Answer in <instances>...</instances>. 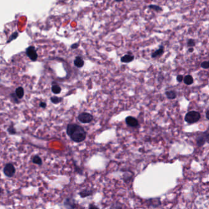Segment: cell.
I'll use <instances>...</instances> for the list:
<instances>
[{
    "instance_id": "cell-14",
    "label": "cell",
    "mask_w": 209,
    "mask_h": 209,
    "mask_svg": "<svg viewBox=\"0 0 209 209\" xmlns=\"http://www.w3.org/2000/svg\"><path fill=\"white\" fill-rule=\"evenodd\" d=\"M184 83L187 85H190L193 84L194 79L191 75H187L185 78H183Z\"/></svg>"
},
{
    "instance_id": "cell-17",
    "label": "cell",
    "mask_w": 209,
    "mask_h": 209,
    "mask_svg": "<svg viewBox=\"0 0 209 209\" xmlns=\"http://www.w3.org/2000/svg\"><path fill=\"white\" fill-rule=\"evenodd\" d=\"M52 91L55 94H59L62 91V89L59 85L55 84L52 87Z\"/></svg>"
},
{
    "instance_id": "cell-27",
    "label": "cell",
    "mask_w": 209,
    "mask_h": 209,
    "mask_svg": "<svg viewBox=\"0 0 209 209\" xmlns=\"http://www.w3.org/2000/svg\"><path fill=\"white\" fill-rule=\"evenodd\" d=\"M75 171L79 173V174H82V171L80 168H79L78 166H76V165H75Z\"/></svg>"
},
{
    "instance_id": "cell-13",
    "label": "cell",
    "mask_w": 209,
    "mask_h": 209,
    "mask_svg": "<svg viewBox=\"0 0 209 209\" xmlns=\"http://www.w3.org/2000/svg\"><path fill=\"white\" fill-rule=\"evenodd\" d=\"M165 95L169 100H174L177 97V93L174 90H169L165 92Z\"/></svg>"
},
{
    "instance_id": "cell-4",
    "label": "cell",
    "mask_w": 209,
    "mask_h": 209,
    "mask_svg": "<svg viewBox=\"0 0 209 209\" xmlns=\"http://www.w3.org/2000/svg\"><path fill=\"white\" fill-rule=\"evenodd\" d=\"M78 120L82 123H90L93 120V116L88 112H82L78 115Z\"/></svg>"
},
{
    "instance_id": "cell-19",
    "label": "cell",
    "mask_w": 209,
    "mask_h": 209,
    "mask_svg": "<svg viewBox=\"0 0 209 209\" xmlns=\"http://www.w3.org/2000/svg\"><path fill=\"white\" fill-rule=\"evenodd\" d=\"M51 100L54 104H58V103L60 102L61 101H62L63 99L62 98H58V97H57V96H52L51 98Z\"/></svg>"
},
{
    "instance_id": "cell-22",
    "label": "cell",
    "mask_w": 209,
    "mask_h": 209,
    "mask_svg": "<svg viewBox=\"0 0 209 209\" xmlns=\"http://www.w3.org/2000/svg\"><path fill=\"white\" fill-rule=\"evenodd\" d=\"M201 66L203 69H208L209 68V62L208 61L203 62L201 64Z\"/></svg>"
},
{
    "instance_id": "cell-26",
    "label": "cell",
    "mask_w": 209,
    "mask_h": 209,
    "mask_svg": "<svg viewBox=\"0 0 209 209\" xmlns=\"http://www.w3.org/2000/svg\"><path fill=\"white\" fill-rule=\"evenodd\" d=\"M79 46V44L78 43H75V44H73L71 46V48L72 49H76L78 48Z\"/></svg>"
},
{
    "instance_id": "cell-5",
    "label": "cell",
    "mask_w": 209,
    "mask_h": 209,
    "mask_svg": "<svg viewBox=\"0 0 209 209\" xmlns=\"http://www.w3.org/2000/svg\"><path fill=\"white\" fill-rule=\"evenodd\" d=\"M3 172L6 177H12L15 174V168L12 164L8 163L5 165L3 169Z\"/></svg>"
},
{
    "instance_id": "cell-6",
    "label": "cell",
    "mask_w": 209,
    "mask_h": 209,
    "mask_svg": "<svg viewBox=\"0 0 209 209\" xmlns=\"http://www.w3.org/2000/svg\"><path fill=\"white\" fill-rule=\"evenodd\" d=\"M26 55L28 56L31 61H36L38 55L34 46H30L26 49Z\"/></svg>"
},
{
    "instance_id": "cell-12",
    "label": "cell",
    "mask_w": 209,
    "mask_h": 209,
    "mask_svg": "<svg viewBox=\"0 0 209 209\" xmlns=\"http://www.w3.org/2000/svg\"><path fill=\"white\" fill-rule=\"evenodd\" d=\"M93 194V190H87V189L81 191L80 192H79V196L82 198H85L87 197H89L90 196H91Z\"/></svg>"
},
{
    "instance_id": "cell-2",
    "label": "cell",
    "mask_w": 209,
    "mask_h": 209,
    "mask_svg": "<svg viewBox=\"0 0 209 209\" xmlns=\"http://www.w3.org/2000/svg\"><path fill=\"white\" fill-rule=\"evenodd\" d=\"M201 118V115L199 112L192 111L186 113L185 117V120L186 123L189 124H193L199 122Z\"/></svg>"
},
{
    "instance_id": "cell-11",
    "label": "cell",
    "mask_w": 209,
    "mask_h": 209,
    "mask_svg": "<svg viewBox=\"0 0 209 209\" xmlns=\"http://www.w3.org/2000/svg\"><path fill=\"white\" fill-rule=\"evenodd\" d=\"M74 63L75 66L78 68H81L84 66V61L83 58L79 56L75 57L74 61Z\"/></svg>"
},
{
    "instance_id": "cell-29",
    "label": "cell",
    "mask_w": 209,
    "mask_h": 209,
    "mask_svg": "<svg viewBox=\"0 0 209 209\" xmlns=\"http://www.w3.org/2000/svg\"><path fill=\"white\" fill-rule=\"evenodd\" d=\"M89 209H100L97 206L93 205V204H90L89 206Z\"/></svg>"
},
{
    "instance_id": "cell-8",
    "label": "cell",
    "mask_w": 209,
    "mask_h": 209,
    "mask_svg": "<svg viewBox=\"0 0 209 209\" xmlns=\"http://www.w3.org/2000/svg\"><path fill=\"white\" fill-rule=\"evenodd\" d=\"M64 206L66 209H75L77 207V203L73 198L67 197L64 201Z\"/></svg>"
},
{
    "instance_id": "cell-15",
    "label": "cell",
    "mask_w": 209,
    "mask_h": 209,
    "mask_svg": "<svg viewBox=\"0 0 209 209\" xmlns=\"http://www.w3.org/2000/svg\"><path fill=\"white\" fill-rule=\"evenodd\" d=\"M15 95L19 99H21L24 96V90L22 87H19L15 90Z\"/></svg>"
},
{
    "instance_id": "cell-28",
    "label": "cell",
    "mask_w": 209,
    "mask_h": 209,
    "mask_svg": "<svg viewBox=\"0 0 209 209\" xmlns=\"http://www.w3.org/2000/svg\"><path fill=\"white\" fill-rule=\"evenodd\" d=\"M39 106L42 108H46L47 106V104L44 102H41L39 104Z\"/></svg>"
},
{
    "instance_id": "cell-25",
    "label": "cell",
    "mask_w": 209,
    "mask_h": 209,
    "mask_svg": "<svg viewBox=\"0 0 209 209\" xmlns=\"http://www.w3.org/2000/svg\"><path fill=\"white\" fill-rule=\"evenodd\" d=\"M183 78H184V77H183V75H181V74L178 75L177 77V82H182V81L183 80Z\"/></svg>"
},
{
    "instance_id": "cell-16",
    "label": "cell",
    "mask_w": 209,
    "mask_h": 209,
    "mask_svg": "<svg viewBox=\"0 0 209 209\" xmlns=\"http://www.w3.org/2000/svg\"><path fill=\"white\" fill-rule=\"evenodd\" d=\"M33 163L34 164H36L39 166H41L42 164V160L40 156H39L38 155H36L33 158Z\"/></svg>"
},
{
    "instance_id": "cell-10",
    "label": "cell",
    "mask_w": 209,
    "mask_h": 209,
    "mask_svg": "<svg viewBox=\"0 0 209 209\" xmlns=\"http://www.w3.org/2000/svg\"><path fill=\"white\" fill-rule=\"evenodd\" d=\"M164 47L163 46H160L158 50H156L152 53V58H155L158 57H160L164 53Z\"/></svg>"
},
{
    "instance_id": "cell-18",
    "label": "cell",
    "mask_w": 209,
    "mask_h": 209,
    "mask_svg": "<svg viewBox=\"0 0 209 209\" xmlns=\"http://www.w3.org/2000/svg\"><path fill=\"white\" fill-rule=\"evenodd\" d=\"M148 8L150 9H153V10H156V11L157 12H161L163 11V9L160 7L158 6V5H155V4H150L149 6H148Z\"/></svg>"
},
{
    "instance_id": "cell-20",
    "label": "cell",
    "mask_w": 209,
    "mask_h": 209,
    "mask_svg": "<svg viewBox=\"0 0 209 209\" xmlns=\"http://www.w3.org/2000/svg\"><path fill=\"white\" fill-rule=\"evenodd\" d=\"M18 36H19V33H18L17 32H14V33H13L11 35V36H10L9 39L8 41L7 42V43H9V42H11L12 41L15 39L16 38H17Z\"/></svg>"
},
{
    "instance_id": "cell-24",
    "label": "cell",
    "mask_w": 209,
    "mask_h": 209,
    "mask_svg": "<svg viewBox=\"0 0 209 209\" xmlns=\"http://www.w3.org/2000/svg\"><path fill=\"white\" fill-rule=\"evenodd\" d=\"M8 131L10 134H15L16 133V130L13 126H10L8 129Z\"/></svg>"
},
{
    "instance_id": "cell-21",
    "label": "cell",
    "mask_w": 209,
    "mask_h": 209,
    "mask_svg": "<svg viewBox=\"0 0 209 209\" xmlns=\"http://www.w3.org/2000/svg\"><path fill=\"white\" fill-rule=\"evenodd\" d=\"M187 45H188V46L190 47H192L196 45V42L194 39H188V42H187Z\"/></svg>"
},
{
    "instance_id": "cell-32",
    "label": "cell",
    "mask_w": 209,
    "mask_h": 209,
    "mask_svg": "<svg viewBox=\"0 0 209 209\" xmlns=\"http://www.w3.org/2000/svg\"><path fill=\"white\" fill-rule=\"evenodd\" d=\"M3 192H4L3 189L0 187V196H1V195H2L3 194Z\"/></svg>"
},
{
    "instance_id": "cell-30",
    "label": "cell",
    "mask_w": 209,
    "mask_h": 209,
    "mask_svg": "<svg viewBox=\"0 0 209 209\" xmlns=\"http://www.w3.org/2000/svg\"><path fill=\"white\" fill-rule=\"evenodd\" d=\"M206 118L207 119V120H208L209 119V117H208V113H209V111H208V109H207V111H206Z\"/></svg>"
},
{
    "instance_id": "cell-31",
    "label": "cell",
    "mask_w": 209,
    "mask_h": 209,
    "mask_svg": "<svg viewBox=\"0 0 209 209\" xmlns=\"http://www.w3.org/2000/svg\"><path fill=\"white\" fill-rule=\"evenodd\" d=\"M188 52H194V48H192V47H190L189 48V49H188Z\"/></svg>"
},
{
    "instance_id": "cell-1",
    "label": "cell",
    "mask_w": 209,
    "mask_h": 209,
    "mask_svg": "<svg viewBox=\"0 0 209 209\" xmlns=\"http://www.w3.org/2000/svg\"><path fill=\"white\" fill-rule=\"evenodd\" d=\"M66 133L71 139L77 143L83 142L87 137V133L84 128L77 124H69L67 126Z\"/></svg>"
},
{
    "instance_id": "cell-23",
    "label": "cell",
    "mask_w": 209,
    "mask_h": 209,
    "mask_svg": "<svg viewBox=\"0 0 209 209\" xmlns=\"http://www.w3.org/2000/svg\"><path fill=\"white\" fill-rule=\"evenodd\" d=\"M109 209H122V207L120 204H119V203H113V204L110 207Z\"/></svg>"
},
{
    "instance_id": "cell-9",
    "label": "cell",
    "mask_w": 209,
    "mask_h": 209,
    "mask_svg": "<svg viewBox=\"0 0 209 209\" xmlns=\"http://www.w3.org/2000/svg\"><path fill=\"white\" fill-rule=\"evenodd\" d=\"M134 59V56L133 55H132L131 53L126 54L121 58L120 61L124 63H129L130 62H133Z\"/></svg>"
},
{
    "instance_id": "cell-3",
    "label": "cell",
    "mask_w": 209,
    "mask_h": 209,
    "mask_svg": "<svg viewBox=\"0 0 209 209\" xmlns=\"http://www.w3.org/2000/svg\"><path fill=\"white\" fill-rule=\"evenodd\" d=\"M208 141V131L201 133L196 138V143L198 147H202Z\"/></svg>"
},
{
    "instance_id": "cell-7",
    "label": "cell",
    "mask_w": 209,
    "mask_h": 209,
    "mask_svg": "<svg viewBox=\"0 0 209 209\" xmlns=\"http://www.w3.org/2000/svg\"><path fill=\"white\" fill-rule=\"evenodd\" d=\"M125 122L126 125L132 128H136L139 125L138 120L132 116H128L126 117L125 118Z\"/></svg>"
}]
</instances>
